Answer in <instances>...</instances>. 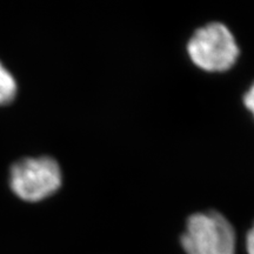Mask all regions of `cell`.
I'll return each mask as SVG.
<instances>
[{"mask_svg":"<svg viewBox=\"0 0 254 254\" xmlns=\"http://www.w3.org/2000/svg\"><path fill=\"white\" fill-rule=\"evenodd\" d=\"M187 254H236V232L218 212L190 215L182 236Z\"/></svg>","mask_w":254,"mask_h":254,"instance_id":"1","label":"cell"},{"mask_svg":"<svg viewBox=\"0 0 254 254\" xmlns=\"http://www.w3.org/2000/svg\"><path fill=\"white\" fill-rule=\"evenodd\" d=\"M187 51L192 62L208 72L231 68L239 56V47L232 32L220 23H211L195 31Z\"/></svg>","mask_w":254,"mask_h":254,"instance_id":"2","label":"cell"},{"mask_svg":"<svg viewBox=\"0 0 254 254\" xmlns=\"http://www.w3.org/2000/svg\"><path fill=\"white\" fill-rule=\"evenodd\" d=\"M9 182L19 198L34 202L57 192L62 185V172L55 159L28 158L12 166Z\"/></svg>","mask_w":254,"mask_h":254,"instance_id":"3","label":"cell"},{"mask_svg":"<svg viewBox=\"0 0 254 254\" xmlns=\"http://www.w3.org/2000/svg\"><path fill=\"white\" fill-rule=\"evenodd\" d=\"M17 94V82L13 75L0 63V105L8 104Z\"/></svg>","mask_w":254,"mask_h":254,"instance_id":"4","label":"cell"},{"mask_svg":"<svg viewBox=\"0 0 254 254\" xmlns=\"http://www.w3.org/2000/svg\"><path fill=\"white\" fill-rule=\"evenodd\" d=\"M244 103H245V106L254 116V82L252 86L250 87V90L246 92L245 97H244Z\"/></svg>","mask_w":254,"mask_h":254,"instance_id":"5","label":"cell"},{"mask_svg":"<svg viewBox=\"0 0 254 254\" xmlns=\"http://www.w3.org/2000/svg\"><path fill=\"white\" fill-rule=\"evenodd\" d=\"M246 250L249 254H254V225L251 228L246 238Z\"/></svg>","mask_w":254,"mask_h":254,"instance_id":"6","label":"cell"}]
</instances>
